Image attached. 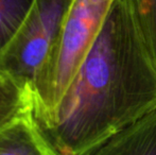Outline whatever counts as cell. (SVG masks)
I'll return each mask as SVG.
<instances>
[{"label":"cell","mask_w":156,"mask_h":155,"mask_svg":"<svg viewBox=\"0 0 156 155\" xmlns=\"http://www.w3.org/2000/svg\"><path fill=\"white\" fill-rule=\"evenodd\" d=\"M72 0H34L23 26L0 52V75L30 93L61 36Z\"/></svg>","instance_id":"cell-3"},{"label":"cell","mask_w":156,"mask_h":155,"mask_svg":"<svg viewBox=\"0 0 156 155\" xmlns=\"http://www.w3.org/2000/svg\"><path fill=\"white\" fill-rule=\"evenodd\" d=\"M154 110L155 53L135 0H114L55 112L35 123L55 155H82Z\"/></svg>","instance_id":"cell-1"},{"label":"cell","mask_w":156,"mask_h":155,"mask_svg":"<svg viewBox=\"0 0 156 155\" xmlns=\"http://www.w3.org/2000/svg\"><path fill=\"white\" fill-rule=\"evenodd\" d=\"M31 110L30 93L11 79L0 76V129Z\"/></svg>","instance_id":"cell-6"},{"label":"cell","mask_w":156,"mask_h":155,"mask_svg":"<svg viewBox=\"0 0 156 155\" xmlns=\"http://www.w3.org/2000/svg\"><path fill=\"white\" fill-rule=\"evenodd\" d=\"M33 3L34 0H0V52L16 35Z\"/></svg>","instance_id":"cell-7"},{"label":"cell","mask_w":156,"mask_h":155,"mask_svg":"<svg viewBox=\"0 0 156 155\" xmlns=\"http://www.w3.org/2000/svg\"><path fill=\"white\" fill-rule=\"evenodd\" d=\"M82 155H156V110Z\"/></svg>","instance_id":"cell-4"},{"label":"cell","mask_w":156,"mask_h":155,"mask_svg":"<svg viewBox=\"0 0 156 155\" xmlns=\"http://www.w3.org/2000/svg\"><path fill=\"white\" fill-rule=\"evenodd\" d=\"M0 76H1V75H0Z\"/></svg>","instance_id":"cell-9"},{"label":"cell","mask_w":156,"mask_h":155,"mask_svg":"<svg viewBox=\"0 0 156 155\" xmlns=\"http://www.w3.org/2000/svg\"><path fill=\"white\" fill-rule=\"evenodd\" d=\"M0 155H55L37 128L32 113L0 129Z\"/></svg>","instance_id":"cell-5"},{"label":"cell","mask_w":156,"mask_h":155,"mask_svg":"<svg viewBox=\"0 0 156 155\" xmlns=\"http://www.w3.org/2000/svg\"><path fill=\"white\" fill-rule=\"evenodd\" d=\"M114 0H72L58 43L31 93L35 122L49 119L93 46Z\"/></svg>","instance_id":"cell-2"},{"label":"cell","mask_w":156,"mask_h":155,"mask_svg":"<svg viewBox=\"0 0 156 155\" xmlns=\"http://www.w3.org/2000/svg\"><path fill=\"white\" fill-rule=\"evenodd\" d=\"M141 23L156 56V0H135Z\"/></svg>","instance_id":"cell-8"}]
</instances>
